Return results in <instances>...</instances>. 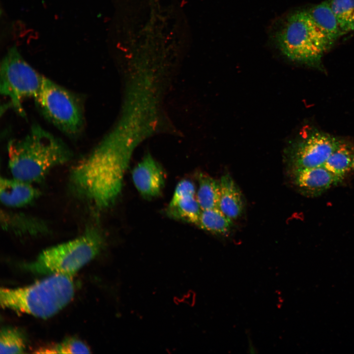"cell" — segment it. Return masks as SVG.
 <instances>
[{"mask_svg": "<svg viewBox=\"0 0 354 354\" xmlns=\"http://www.w3.org/2000/svg\"><path fill=\"white\" fill-rule=\"evenodd\" d=\"M194 184L188 179L180 180L177 185L169 205L176 203L180 199L189 196H196Z\"/></svg>", "mask_w": 354, "mask_h": 354, "instance_id": "cell-22", "label": "cell"}, {"mask_svg": "<svg viewBox=\"0 0 354 354\" xmlns=\"http://www.w3.org/2000/svg\"><path fill=\"white\" fill-rule=\"evenodd\" d=\"M198 186L196 198L202 210L218 207L220 184L207 174L200 173L197 176Z\"/></svg>", "mask_w": 354, "mask_h": 354, "instance_id": "cell-16", "label": "cell"}, {"mask_svg": "<svg viewBox=\"0 0 354 354\" xmlns=\"http://www.w3.org/2000/svg\"><path fill=\"white\" fill-rule=\"evenodd\" d=\"M197 225L211 234L223 236L230 232L233 220L218 207H215L202 210Z\"/></svg>", "mask_w": 354, "mask_h": 354, "instance_id": "cell-17", "label": "cell"}, {"mask_svg": "<svg viewBox=\"0 0 354 354\" xmlns=\"http://www.w3.org/2000/svg\"><path fill=\"white\" fill-rule=\"evenodd\" d=\"M274 36L283 55L291 60L311 66H319L324 54L331 46L306 10L290 14Z\"/></svg>", "mask_w": 354, "mask_h": 354, "instance_id": "cell-4", "label": "cell"}, {"mask_svg": "<svg viewBox=\"0 0 354 354\" xmlns=\"http://www.w3.org/2000/svg\"><path fill=\"white\" fill-rule=\"evenodd\" d=\"M45 77L30 66L15 47L10 49L0 68V91L8 98L12 107L21 116L25 114L22 104L27 98L38 94Z\"/></svg>", "mask_w": 354, "mask_h": 354, "instance_id": "cell-7", "label": "cell"}, {"mask_svg": "<svg viewBox=\"0 0 354 354\" xmlns=\"http://www.w3.org/2000/svg\"><path fill=\"white\" fill-rule=\"evenodd\" d=\"M134 186L146 199L158 197L165 183V175L159 163L149 154L146 155L132 172Z\"/></svg>", "mask_w": 354, "mask_h": 354, "instance_id": "cell-9", "label": "cell"}, {"mask_svg": "<svg viewBox=\"0 0 354 354\" xmlns=\"http://www.w3.org/2000/svg\"><path fill=\"white\" fill-rule=\"evenodd\" d=\"M2 228L17 235H38L47 232L48 227L42 220L23 213L1 211Z\"/></svg>", "mask_w": 354, "mask_h": 354, "instance_id": "cell-13", "label": "cell"}, {"mask_svg": "<svg viewBox=\"0 0 354 354\" xmlns=\"http://www.w3.org/2000/svg\"><path fill=\"white\" fill-rule=\"evenodd\" d=\"M354 156V147L342 140L323 166L341 181L352 169Z\"/></svg>", "mask_w": 354, "mask_h": 354, "instance_id": "cell-15", "label": "cell"}, {"mask_svg": "<svg viewBox=\"0 0 354 354\" xmlns=\"http://www.w3.org/2000/svg\"><path fill=\"white\" fill-rule=\"evenodd\" d=\"M342 140L329 134L314 131L290 148L288 161L291 171L323 166Z\"/></svg>", "mask_w": 354, "mask_h": 354, "instance_id": "cell-8", "label": "cell"}, {"mask_svg": "<svg viewBox=\"0 0 354 354\" xmlns=\"http://www.w3.org/2000/svg\"><path fill=\"white\" fill-rule=\"evenodd\" d=\"M218 208L232 220L239 218L244 210L242 194L231 176L226 174L219 181Z\"/></svg>", "mask_w": 354, "mask_h": 354, "instance_id": "cell-12", "label": "cell"}, {"mask_svg": "<svg viewBox=\"0 0 354 354\" xmlns=\"http://www.w3.org/2000/svg\"><path fill=\"white\" fill-rule=\"evenodd\" d=\"M7 151L12 177L32 184L42 181L52 169L72 157L61 139L37 124L23 138L9 141Z\"/></svg>", "mask_w": 354, "mask_h": 354, "instance_id": "cell-2", "label": "cell"}, {"mask_svg": "<svg viewBox=\"0 0 354 354\" xmlns=\"http://www.w3.org/2000/svg\"><path fill=\"white\" fill-rule=\"evenodd\" d=\"M294 185L303 195L320 196L340 181L324 166L291 171Z\"/></svg>", "mask_w": 354, "mask_h": 354, "instance_id": "cell-10", "label": "cell"}, {"mask_svg": "<svg viewBox=\"0 0 354 354\" xmlns=\"http://www.w3.org/2000/svg\"><path fill=\"white\" fill-rule=\"evenodd\" d=\"M36 104L44 117L71 138L78 136L84 126L82 103L79 97L45 77Z\"/></svg>", "mask_w": 354, "mask_h": 354, "instance_id": "cell-6", "label": "cell"}, {"mask_svg": "<svg viewBox=\"0 0 354 354\" xmlns=\"http://www.w3.org/2000/svg\"><path fill=\"white\" fill-rule=\"evenodd\" d=\"M131 152L113 136L106 138L72 168L71 189L96 208L111 207L121 194Z\"/></svg>", "mask_w": 354, "mask_h": 354, "instance_id": "cell-1", "label": "cell"}, {"mask_svg": "<svg viewBox=\"0 0 354 354\" xmlns=\"http://www.w3.org/2000/svg\"><path fill=\"white\" fill-rule=\"evenodd\" d=\"M104 243L99 230L89 228L73 239L44 250L27 267L39 274L73 276L99 253Z\"/></svg>", "mask_w": 354, "mask_h": 354, "instance_id": "cell-5", "label": "cell"}, {"mask_svg": "<svg viewBox=\"0 0 354 354\" xmlns=\"http://www.w3.org/2000/svg\"><path fill=\"white\" fill-rule=\"evenodd\" d=\"M352 169H353L354 170V156L352 163Z\"/></svg>", "mask_w": 354, "mask_h": 354, "instance_id": "cell-23", "label": "cell"}, {"mask_svg": "<svg viewBox=\"0 0 354 354\" xmlns=\"http://www.w3.org/2000/svg\"><path fill=\"white\" fill-rule=\"evenodd\" d=\"M37 354H88V347L81 340L68 338L57 344L43 347L35 352Z\"/></svg>", "mask_w": 354, "mask_h": 354, "instance_id": "cell-21", "label": "cell"}, {"mask_svg": "<svg viewBox=\"0 0 354 354\" xmlns=\"http://www.w3.org/2000/svg\"><path fill=\"white\" fill-rule=\"evenodd\" d=\"M40 192L32 183L14 177H0V198L7 207L18 208L26 206L39 196Z\"/></svg>", "mask_w": 354, "mask_h": 354, "instance_id": "cell-11", "label": "cell"}, {"mask_svg": "<svg viewBox=\"0 0 354 354\" xmlns=\"http://www.w3.org/2000/svg\"><path fill=\"white\" fill-rule=\"evenodd\" d=\"M342 35L354 30V0H330Z\"/></svg>", "mask_w": 354, "mask_h": 354, "instance_id": "cell-19", "label": "cell"}, {"mask_svg": "<svg viewBox=\"0 0 354 354\" xmlns=\"http://www.w3.org/2000/svg\"><path fill=\"white\" fill-rule=\"evenodd\" d=\"M74 293L72 276L53 274L26 287L1 288L0 302L3 309L47 319L65 307Z\"/></svg>", "mask_w": 354, "mask_h": 354, "instance_id": "cell-3", "label": "cell"}, {"mask_svg": "<svg viewBox=\"0 0 354 354\" xmlns=\"http://www.w3.org/2000/svg\"><path fill=\"white\" fill-rule=\"evenodd\" d=\"M26 348L24 335L15 328L4 327L1 330L0 354H23Z\"/></svg>", "mask_w": 354, "mask_h": 354, "instance_id": "cell-20", "label": "cell"}, {"mask_svg": "<svg viewBox=\"0 0 354 354\" xmlns=\"http://www.w3.org/2000/svg\"><path fill=\"white\" fill-rule=\"evenodd\" d=\"M202 211L196 196H189L169 205L166 213L172 218L197 225Z\"/></svg>", "mask_w": 354, "mask_h": 354, "instance_id": "cell-18", "label": "cell"}, {"mask_svg": "<svg viewBox=\"0 0 354 354\" xmlns=\"http://www.w3.org/2000/svg\"><path fill=\"white\" fill-rule=\"evenodd\" d=\"M306 11L315 25L331 46L343 35L331 9L330 0L314 5Z\"/></svg>", "mask_w": 354, "mask_h": 354, "instance_id": "cell-14", "label": "cell"}]
</instances>
